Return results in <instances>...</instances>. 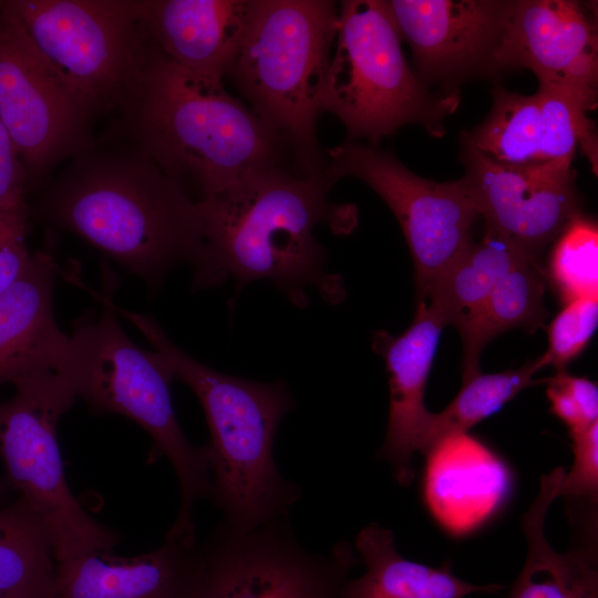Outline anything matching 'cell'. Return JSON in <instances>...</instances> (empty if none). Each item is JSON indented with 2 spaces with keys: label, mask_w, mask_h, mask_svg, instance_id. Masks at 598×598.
I'll use <instances>...</instances> for the list:
<instances>
[{
  "label": "cell",
  "mask_w": 598,
  "mask_h": 598,
  "mask_svg": "<svg viewBox=\"0 0 598 598\" xmlns=\"http://www.w3.org/2000/svg\"><path fill=\"white\" fill-rule=\"evenodd\" d=\"M38 212L156 288L178 265L193 288H207V257L197 202L128 143L71 158L43 193Z\"/></svg>",
  "instance_id": "obj_1"
},
{
  "label": "cell",
  "mask_w": 598,
  "mask_h": 598,
  "mask_svg": "<svg viewBox=\"0 0 598 598\" xmlns=\"http://www.w3.org/2000/svg\"><path fill=\"white\" fill-rule=\"evenodd\" d=\"M326 174L303 176L289 165L254 172L197 202L207 257V288L231 279L236 292L269 280L298 307L317 288L329 302L344 297L342 279L324 270L326 250L315 228L327 223L347 234L357 223L351 205L333 204Z\"/></svg>",
  "instance_id": "obj_2"
},
{
  "label": "cell",
  "mask_w": 598,
  "mask_h": 598,
  "mask_svg": "<svg viewBox=\"0 0 598 598\" xmlns=\"http://www.w3.org/2000/svg\"><path fill=\"white\" fill-rule=\"evenodd\" d=\"M120 112L128 143L195 202L254 172L292 167L286 143L229 94L224 81L181 69L153 44L142 78Z\"/></svg>",
  "instance_id": "obj_3"
},
{
  "label": "cell",
  "mask_w": 598,
  "mask_h": 598,
  "mask_svg": "<svg viewBox=\"0 0 598 598\" xmlns=\"http://www.w3.org/2000/svg\"><path fill=\"white\" fill-rule=\"evenodd\" d=\"M168 362L174 378L199 400L209 430L206 445L213 503L223 523L249 532L286 518L300 487L279 473L277 429L295 405L283 381L260 382L223 373L179 349L150 316L116 307Z\"/></svg>",
  "instance_id": "obj_4"
},
{
  "label": "cell",
  "mask_w": 598,
  "mask_h": 598,
  "mask_svg": "<svg viewBox=\"0 0 598 598\" xmlns=\"http://www.w3.org/2000/svg\"><path fill=\"white\" fill-rule=\"evenodd\" d=\"M102 298L101 313H84L73 322L58 373L92 412L123 415L148 433V460L165 456L181 487L179 509L165 539L195 545L194 505L209 498L212 488L206 445H193L179 425L171 395L175 378L166 359L137 346L120 324L111 299Z\"/></svg>",
  "instance_id": "obj_5"
},
{
  "label": "cell",
  "mask_w": 598,
  "mask_h": 598,
  "mask_svg": "<svg viewBox=\"0 0 598 598\" xmlns=\"http://www.w3.org/2000/svg\"><path fill=\"white\" fill-rule=\"evenodd\" d=\"M337 27L338 4L330 0H255L225 76L286 143L303 176L327 166L317 123Z\"/></svg>",
  "instance_id": "obj_6"
},
{
  "label": "cell",
  "mask_w": 598,
  "mask_h": 598,
  "mask_svg": "<svg viewBox=\"0 0 598 598\" xmlns=\"http://www.w3.org/2000/svg\"><path fill=\"white\" fill-rule=\"evenodd\" d=\"M384 0H344L338 4L321 110L336 115L349 142L381 140L408 124L444 134V120L458 105L457 92L434 94L416 76Z\"/></svg>",
  "instance_id": "obj_7"
},
{
  "label": "cell",
  "mask_w": 598,
  "mask_h": 598,
  "mask_svg": "<svg viewBox=\"0 0 598 598\" xmlns=\"http://www.w3.org/2000/svg\"><path fill=\"white\" fill-rule=\"evenodd\" d=\"M0 401V458L9 488L40 520L56 561L113 550L120 534L100 523L71 492L58 442V425L76 395L53 370L27 375Z\"/></svg>",
  "instance_id": "obj_8"
},
{
  "label": "cell",
  "mask_w": 598,
  "mask_h": 598,
  "mask_svg": "<svg viewBox=\"0 0 598 598\" xmlns=\"http://www.w3.org/2000/svg\"><path fill=\"white\" fill-rule=\"evenodd\" d=\"M6 6L94 114L122 110L152 45L143 0H9Z\"/></svg>",
  "instance_id": "obj_9"
},
{
  "label": "cell",
  "mask_w": 598,
  "mask_h": 598,
  "mask_svg": "<svg viewBox=\"0 0 598 598\" xmlns=\"http://www.w3.org/2000/svg\"><path fill=\"white\" fill-rule=\"evenodd\" d=\"M358 563L347 540L308 551L288 517L243 533L221 522L199 545L190 598H341Z\"/></svg>",
  "instance_id": "obj_10"
},
{
  "label": "cell",
  "mask_w": 598,
  "mask_h": 598,
  "mask_svg": "<svg viewBox=\"0 0 598 598\" xmlns=\"http://www.w3.org/2000/svg\"><path fill=\"white\" fill-rule=\"evenodd\" d=\"M326 176L334 185L354 177L371 187L398 220L410 249L422 302L432 285L473 240L478 217L463 179L434 182L410 171L393 153L349 142L326 148Z\"/></svg>",
  "instance_id": "obj_11"
},
{
  "label": "cell",
  "mask_w": 598,
  "mask_h": 598,
  "mask_svg": "<svg viewBox=\"0 0 598 598\" xmlns=\"http://www.w3.org/2000/svg\"><path fill=\"white\" fill-rule=\"evenodd\" d=\"M94 112L37 48L18 18L0 6V120L29 182L94 146Z\"/></svg>",
  "instance_id": "obj_12"
},
{
  "label": "cell",
  "mask_w": 598,
  "mask_h": 598,
  "mask_svg": "<svg viewBox=\"0 0 598 598\" xmlns=\"http://www.w3.org/2000/svg\"><path fill=\"white\" fill-rule=\"evenodd\" d=\"M494 69H527L539 86L587 113L597 105L598 31L592 10L574 0H519L501 37Z\"/></svg>",
  "instance_id": "obj_13"
},
{
  "label": "cell",
  "mask_w": 598,
  "mask_h": 598,
  "mask_svg": "<svg viewBox=\"0 0 598 598\" xmlns=\"http://www.w3.org/2000/svg\"><path fill=\"white\" fill-rule=\"evenodd\" d=\"M462 177L488 227L535 254L579 214L576 173L569 162L539 166L499 164L462 140Z\"/></svg>",
  "instance_id": "obj_14"
},
{
  "label": "cell",
  "mask_w": 598,
  "mask_h": 598,
  "mask_svg": "<svg viewBox=\"0 0 598 598\" xmlns=\"http://www.w3.org/2000/svg\"><path fill=\"white\" fill-rule=\"evenodd\" d=\"M416 76L452 81L495 70L494 53L515 1L384 0Z\"/></svg>",
  "instance_id": "obj_15"
},
{
  "label": "cell",
  "mask_w": 598,
  "mask_h": 598,
  "mask_svg": "<svg viewBox=\"0 0 598 598\" xmlns=\"http://www.w3.org/2000/svg\"><path fill=\"white\" fill-rule=\"evenodd\" d=\"M486 118L462 140L491 159L509 166L573 162L578 147L597 174L598 147L594 122L566 95L538 87L532 95L502 85L492 92Z\"/></svg>",
  "instance_id": "obj_16"
},
{
  "label": "cell",
  "mask_w": 598,
  "mask_h": 598,
  "mask_svg": "<svg viewBox=\"0 0 598 598\" xmlns=\"http://www.w3.org/2000/svg\"><path fill=\"white\" fill-rule=\"evenodd\" d=\"M443 318L427 303H416L411 326L400 336H374V349L389 373V417L380 456L402 485L413 480L412 461L431 412L424 403L426 382L442 330Z\"/></svg>",
  "instance_id": "obj_17"
},
{
  "label": "cell",
  "mask_w": 598,
  "mask_h": 598,
  "mask_svg": "<svg viewBox=\"0 0 598 598\" xmlns=\"http://www.w3.org/2000/svg\"><path fill=\"white\" fill-rule=\"evenodd\" d=\"M255 0H143L151 43L181 69L224 81Z\"/></svg>",
  "instance_id": "obj_18"
},
{
  "label": "cell",
  "mask_w": 598,
  "mask_h": 598,
  "mask_svg": "<svg viewBox=\"0 0 598 598\" xmlns=\"http://www.w3.org/2000/svg\"><path fill=\"white\" fill-rule=\"evenodd\" d=\"M198 548L165 539L132 557L96 550L56 561L50 598H190Z\"/></svg>",
  "instance_id": "obj_19"
},
{
  "label": "cell",
  "mask_w": 598,
  "mask_h": 598,
  "mask_svg": "<svg viewBox=\"0 0 598 598\" xmlns=\"http://www.w3.org/2000/svg\"><path fill=\"white\" fill-rule=\"evenodd\" d=\"M56 264L49 247L35 251L24 276L0 295V386L63 360L68 334L54 316Z\"/></svg>",
  "instance_id": "obj_20"
},
{
  "label": "cell",
  "mask_w": 598,
  "mask_h": 598,
  "mask_svg": "<svg viewBox=\"0 0 598 598\" xmlns=\"http://www.w3.org/2000/svg\"><path fill=\"white\" fill-rule=\"evenodd\" d=\"M354 550L367 570L346 580L341 598H466L504 588L499 584L465 581L452 571L450 564L436 568L405 558L396 550L392 530L377 523L359 532Z\"/></svg>",
  "instance_id": "obj_21"
},
{
  "label": "cell",
  "mask_w": 598,
  "mask_h": 598,
  "mask_svg": "<svg viewBox=\"0 0 598 598\" xmlns=\"http://www.w3.org/2000/svg\"><path fill=\"white\" fill-rule=\"evenodd\" d=\"M564 474L556 467L542 476L539 492L523 517L527 556L508 598H598L596 550L576 546L559 553L545 537V517Z\"/></svg>",
  "instance_id": "obj_22"
},
{
  "label": "cell",
  "mask_w": 598,
  "mask_h": 598,
  "mask_svg": "<svg viewBox=\"0 0 598 598\" xmlns=\"http://www.w3.org/2000/svg\"><path fill=\"white\" fill-rule=\"evenodd\" d=\"M545 277L535 256L523 255L486 299L456 321L463 346L462 380L480 372V357L495 337L513 329L534 332L545 323Z\"/></svg>",
  "instance_id": "obj_23"
},
{
  "label": "cell",
  "mask_w": 598,
  "mask_h": 598,
  "mask_svg": "<svg viewBox=\"0 0 598 598\" xmlns=\"http://www.w3.org/2000/svg\"><path fill=\"white\" fill-rule=\"evenodd\" d=\"M525 254L520 246L485 227L483 237L468 244L432 285L422 302L432 307L446 326H454L486 299Z\"/></svg>",
  "instance_id": "obj_24"
},
{
  "label": "cell",
  "mask_w": 598,
  "mask_h": 598,
  "mask_svg": "<svg viewBox=\"0 0 598 598\" xmlns=\"http://www.w3.org/2000/svg\"><path fill=\"white\" fill-rule=\"evenodd\" d=\"M55 559L37 516L17 498L0 507V598H50Z\"/></svg>",
  "instance_id": "obj_25"
},
{
  "label": "cell",
  "mask_w": 598,
  "mask_h": 598,
  "mask_svg": "<svg viewBox=\"0 0 598 598\" xmlns=\"http://www.w3.org/2000/svg\"><path fill=\"white\" fill-rule=\"evenodd\" d=\"M542 370L537 360L517 369L497 373H482L462 380V386L451 403L433 413L421 434L417 452L431 453L446 439L465 434L475 424L498 412L519 392L535 384L545 383L535 374Z\"/></svg>",
  "instance_id": "obj_26"
},
{
  "label": "cell",
  "mask_w": 598,
  "mask_h": 598,
  "mask_svg": "<svg viewBox=\"0 0 598 598\" xmlns=\"http://www.w3.org/2000/svg\"><path fill=\"white\" fill-rule=\"evenodd\" d=\"M548 276L564 303L598 298L597 223L577 214L555 238Z\"/></svg>",
  "instance_id": "obj_27"
},
{
  "label": "cell",
  "mask_w": 598,
  "mask_h": 598,
  "mask_svg": "<svg viewBox=\"0 0 598 598\" xmlns=\"http://www.w3.org/2000/svg\"><path fill=\"white\" fill-rule=\"evenodd\" d=\"M598 323V298H580L566 302L548 326V347L536 359L539 368L558 370L575 360L588 346Z\"/></svg>",
  "instance_id": "obj_28"
},
{
  "label": "cell",
  "mask_w": 598,
  "mask_h": 598,
  "mask_svg": "<svg viewBox=\"0 0 598 598\" xmlns=\"http://www.w3.org/2000/svg\"><path fill=\"white\" fill-rule=\"evenodd\" d=\"M545 383L550 412L567 426L569 435L598 421V388L594 381L558 370Z\"/></svg>",
  "instance_id": "obj_29"
},
{
  "label": "cell",
  "mask_w": 598,
  "mask_h": 598,
  "mask_svg": "<svg viewBox=\"0 0 598 598\" xmlns=\"http://www.w3.org/2000/svg\"><path fill=\"white\" fill-rule=\"evenodd\" d=\"M29 210L24 202L0 207V295L30 268L34 252L28 247Z\"/></svg>",
  "instance_id": "obj_30"
},
{
  "label": "cell",
  "mask_w": 598,
  "mask_h": 598,
  "mask_svg": "<svg viewBox=\"0 0 598 598\" xmlns=\"http://www.w3.org/2000/svg\"><path fill=\"white\" fill-rule=\"evenodd\" d=\"M574 462L565 471L558 496L596 502L598 492V421L571 434Z\"/></svg>",
  "instance_id": "obj_31"
},
{
  "label": "cell",
  "mask_w": 598,
  "mask_h": 598,
  "mask_svg": "<svg viewBox=\"0 0 598 598\" xmlns=\"http://www.w3.org/2000/svg\"><path fill=\"white\" fill-rule=\"evenodd\" d=\"M29 183L18 148L0 120V207L24 202Z\"/></svg>",
  "instance_id": "obj_32"
},
{
  "label": "cell",
  "mask_w": 598,
  "mask_h": 598,
  "mask_svg": "<svg viewBox=\"0 0 598 598\" xmlns=\"http://www.w3.org/2000/svg\"><path fill=\"white\" fill-rule=\"evenodd\" d=\"M9 486L6 482V480H2L0 477V507L4 506L3 502L6 499V496L8 494Z\"/></svg>",
  "instance_id": "obj_33"
},
{
  "label": "cell",
  "mask_w": 598,
  "mask_h": 598,
  "mask_svg": "<svg viewBox=\"0 0 598 598\" xmlns=\"http://www.w3.org/2000/svg\"><path fill=\"white\" fill-rule=\"evenodd\" d=\"M2 4V1H0V6Z\"/></svg>",
  "instance_id": "obj_34"
}]
</instances>
